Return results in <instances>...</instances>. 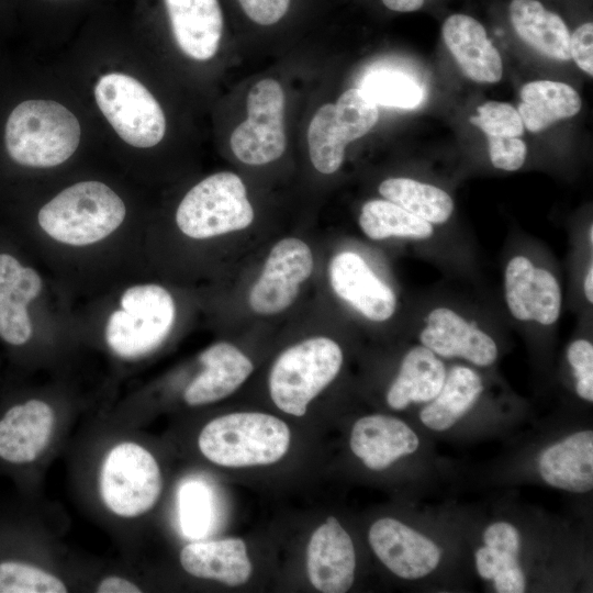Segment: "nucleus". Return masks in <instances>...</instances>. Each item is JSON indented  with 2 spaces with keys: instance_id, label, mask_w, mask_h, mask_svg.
Instances as JSON below:
<instances>
[{
  "instance_id": "4c0bfd02",
  "label": "nucleus",
  "mask_w": 593,
  "mask_h": 593,
  "mask_svg": "<svg viewBox=\"0 0 593 593\" xmlns=\"http://www.w3.org/2000/svg\"><path fill=\"white\" fill-rule=\"evenodd\" d=\"M246 15L257 24L272 25L288 12L290 0H237Z\"/></svg>"
},
{
  "instance_id": "a878e982",
  "label": "nucleus",
  "mask_w": 593,
  "mask_h": 593,
  "mask_svg": "<svg viewBox=\"0 0 593 593\" xmlns=\"http://www.w3.org/2000/svg\"><path fill=\"white\" fill-rule=\"evenodd\" d=\"M444 362L423 345L412 347L403 357L399 373L387 392V403L393 410H404L412 403H427L443 387Z\"/></svg>"
},
{
  "instance_id": "4be33fe9",
  "label": "nucleus",
  "mask_w": 593,
  "mask_h": 593,
  "mask_svg": "<svg viewBox=\"0 0 593 593\" xmlns=\"http://www.w3.org/2000/svg\"><path fill=\"white\" fill-rule=\"evenodd\" d=\"M204 370L186 388L184 401L192 406L222 400L238 389L251 373V361L237 347L221 342L199 357Z\"/></svg>"
},
{
  "instance_id": "bb28decb",
  "label": "nucleus",
  "mask_w": 593,
  "mask_h": 593,
  "mask_svg": "<svg viewBox=\"0 0 593 593\" xmlns=\"http://www.w3.org/2000/svg\"><path fill=\"white\" fill-rule=\"evenodd\" d=\"M516 34L540 54L569 60L570 32L563 20L536 0H513L508 8Z\"/></svg>"
},
{
  "instance_id": "ea45409f",
  "label": "nucleus",
  "mask_w": 593,
  "mask_h": 593,
  "mask_svg": "<svg viewBox=\"0 0 593 593\" xmlns=\"http://www.w3.org/2000/svg\"><path fill=\"white\" fill-rule=\"evenodd\" d=\"M98 593H139L141 589L133 582L120 578L108 577L103 579L97 586Z\"/></svg>"
},
{
  "instance_id": "2f4dec72",
  "label": "nucleus",
  "mask_w": 593,
  "mask_h": 593,
  "mask_svg": "<svg viewBox=\"0 0 593 593\" xmlns=\"http://www.w3.org/2000/svg\"><path fill=\"white\" fill-rule=\"evenodd\" d=\"M178 513L181 533L186 538H204L215 521L211 488L197 479L182 482L178 491Z\"/></svg>"
},
{
  "instance_id": "7ed1b4c3",
  "label": "nucleus",
  "mask_w": 593,
  "mask_h": 593,
  "mask_svg": "<svg viewBox=\"0 0 593 593\" xmlns=\"http://www.w3.org/2000/svg\"><path fill=\"white\" fill-rule=\"evenodd\" d=\"M203 456L223 467L275 463L288 451V425L269 414L239 412L209 422L198 439Z\"/></svg>"
},
{
  "instance_id": "393cba45",
  "label": "nucleus",
  "mask_w": 593,
  "mask_h": 593,
  "mask_svg": "<svg viewBox=\"0 0 593 593\" xmlns=\"http://www.w3.org/2000/svg\"><path fill=\"white\" fill-rule=\"evenodd\" d=\"M180 563L193 577L230 586L244 584L251 573L246 545L239 538L191 542L182 548Z\"/></svg>"
},
{
  "instance_id": "2eb2a0df",
  "label": "nucleus",
  "mask_w": 593,
  "mask_h": 593,
  "mask_svg": "<svg viewBox=\"0 0 593 593\" xmlns=\"http://www.w3.org/2000/svg\"><path fill=\"white\" fill-rule=\"evenodd\" d=\"M421 345L443 358H462L478 367H489L497 358L495 340L456 311L432 310L419 332Z\"/></svg>"
},
{
  "instance_id": "412c9836",
  "label": "nucleus",
  "mask_w": 593,
  "mask_h": 593,
  "mask_svg": "<svg viewBox=\"0 0 593 593\" xmlns=\"http://www.w3.org/2000/svg\"><path fill=\"white\" fill-rule=\"evenodd\" d=\"M441 33L467 77L477 82L495 83L501 80V55L478 20L466 14H452L444 22Z\"/></svg>"
},
{
  "instance_id": "79ce46f5",
  "label": "nucleus",
  "mask_w": 593,
  "mask_h": 593,
  "mask_svg": "<svg viewBox=\"0 0 593 593\" xmlns=\"http://www.w3.org/2000/svg\"><path fill=\"white\" fill-rule=\"evenodd\" d=\"M583 290L585 299L589 303H593V266H589L588 271L584 277Z\"/></svg>"
},
{
  "instance_id": "f257e3e1",
  "label": "nucleus",
  "mask_w": 593,
  "mask_h": 593,
  "mask_svg": "<svg viewBox=\"0 0 593 593\" xmlns=\"http://www.w3.org/2000/svg\"><path fill=\"white\" fill-rule=\"evenodd\" d=\"M81 128L77 118L52 100H26L10 113L4 133L9 156L33 168L55 167L77 149Z\"/></svg>"
},
{
  "instance_id": "9d476101",
  "label": "nucleus",
  "mask_w": 593,
  "mask_h": 593,
  "mask_svg": "<svg viewBox=\"0 0 593 593\" xmlns=\"http://www.w3.org/2000/svg\"><path fill=\"white\" fill-rule=\"evenodd\" d=\"M286 97L281 85L266 78L249 90L247 118L231 135L232 152L244 164L259 166L277 160L286 150Z\"/></svg>"
},
{
  "instance_id": "a19ab883",
  "label": "nucleus",
  "mask_w": 593,
  "mask_h": 593,
  "mask_svg": "<svg viewBox=\"0 0 593 593\" xmlns=\"http://www.w3.org/2000/svg\"><path fill=\"white\" fill-rule=\"evenodd\" d=\"M383 4L396 12H412L422 8L424 0H382Z\"/></svg>"
},
{
  "instance_id": "72a5a7b5",
  "label": "nucleus",
  "mask_w": 593,
  "mask_h": 593,
  "mask_svg": "<svg viewBox=\"0 0 593 593\" xmlns=\"http://www.w3.org/2000/svg\"><path fill=\"white\" fill-rule=\"evenodd\" d=\"M57 577L18 561L0 562V593H65Z\"/></svg>"
},
{
  "instance_id": "20e7f679",
  "label": "nucleus",
  "mask_w": 593,
  "mask_h": 593,
  "mask_svg": "<svg viewBox=\"0 0 593 593\" xmlns=\"http://www.w3.org/2000/svg\"><path fill=\"white\" fill-rule=\"evenodd\" d=\"M342 365V348L328 337H312L287 348L269 374L273 403L290 415H304L310 402L335 379Z\"/></svg>"
},
{
  "instance_id": "a211bd4d",
  "label": "nucleus",
  "mask_w": 593,
  "mask_h": 593,
  "mask_svg": "<svg viewBox=\"0 0 593 593\" xmlns=\"http://www.w3.org/2000/svg\"><path fill=\"white\" fill-rule=\"evenodd\" d=\"M54 424V411L44 401L10 407L0 419V458L15 465L36 460L49 443Z\"/></svg>"
},
{
  "instance_id": "e433bc0d",
  "label": "nucleus",
  "mask_w": 593,
  "mask_h": 593,
  "mask_svg": "<svg viewBox=\"0 0 593 593\" xmlns=\"http://www.w3.org/2000/svg\"><path fill=\"white\" fill-rule=\"evenodd\" d=\"M488 141L490 160L495 168L515 171L524 165L527 147L519 137L488 136Z\"/></svg>"
},
{
  "instance_id": "dca6fc26",
  "label": "nucleus",
  "mask_w": 593,
  "mask_h": 593,
  "mask_svg": "<svg viewBox=\"0 0 593 593\" xmlns=\"http://www.w3.org/2000/svg\"><path fill=\"white\" fill-rule=\"evenodd\" d=\"M306 569L312 585L324 593L348 591L355 579L353 540L338 521L329 516L312 535L306 550Z\"/></svg>"
},
{
  "instance_id": "7c9ffc66",
  "label": "nucleus",
  "mask_w": 593,
  "mask_h": 593,
  "mask_svg": "<svg viewBox=\"0 0 593 593\" xmlns=\"http://www.w3.org/2000/svg\"><path fill=\"white\" fill-rule=\"evenodd\" d=\"M358 221L363 234L373 240L390 237L421 240L429 238L434 233L433 224L389 200L366 202Z\"/></svg>"
},
{
  "instance_id": "f3484780",
  "label": "nucleus",
  "mask_w": 593,
  "mask_h": 593,
  "mask_svg": "<svg viewBox=\"0 0 593 593\" xmlns=\"http://www.w3.org/2000/svg\"><path fill=\"white\" fill-rule=\"evenodd\" d=\"M42 291L41 276L14 256L0 253V337L13 346L27 343L33 334L29 304Z\"/></svg>"
},
{
  "instance_id": "b1692460",
  "label": "nucleus",
  "mask_w": 593,
  "mask_h": 593,
  "mask_svg": "<svg viewBox=\"0 0 593 593\" xmlns=\"http://www.w3.org/2000/svg\"><path fill=\"white\" fill-rule=\"evenodd\" d=\"M484 546L475 553V568L484 580H492L499 593H523L526 577L519 564L521 535L507 522H495L483 532Z\"/></svg>"
},
{
  "instance_id": "4468645a",
  "label": "nucleus",
  "mask_w": 593,
  "mask_h": 593,
  "mask_svg": "<svg viewBox=\"0 0 593 593\" xmlns=\"http://www.w3.org/2000/svg\"><path fill=\"white\" fill-rule=\"evenodd\" d=\"M329 283L343 301L370 321L384 322L396 310V296L355 251L335 255L328 267Z\"/></svg>"
},
{
  "instance_id": "c756f323",
  "label": "nucleus",
  "mask_w": 593,
  "mask_h": 593,
  "mask_svg": "<svg viewBox=\"0 0 593 593\" xmlns=\"http://www.w3.org/2000/svg\"><path fill=\"white\" fill-rule=\"evenodd\" d=\"M380 194L430 224L446 223L454 201L443 189L410 178H389L379 186Z\"/></svg>"
},
{
  "instance_id": "f8f14e48",
  "label": "nucleus",
  "mask_w": 593,
  "mask_h": 593,
  "mask_svg": "<svg viewBox=\"0 0 593 593\" xmlns=\"http://www.w3.org/2000/svg\"><path fill=\"white\" fill-rule=\"evenodd\" d=\"M504 293L510 313L518 321L552 325L560 316L562 294L557 278L525 256L508 260L504 271Z\"/></svg>"
},
{
  "instance_id": "473e14b6",
  "label": "nucleus",
  "mask_w": 593,
  "mask_h": 593,
  "mask_svg": "<svg viewBox=\"0 0 593 593\" xmlns=\"http://www.w3.org/2000/svg\"><path fill=\"white\" fill-rule=\"evenodd\" d=\"M362 92L376 104L413 109L423 100L421 86L411 77L394 70H377L367 75Z\"/></svg>"
},
{
  "instance_id": "c85d7f7f",
  "label": "nucleus",
  "mask_w": 593,
  "mask_h": 593,
  "mask_svg": "<svg viewBox=\"0 0 593 593\" xmlns=\"http://www.w3.org/2000/svg\"><path fill=\"white\" fill-rule=\"evenodd\" d=\"M517 112L524 127L541 132L553 123L574 116L581 109L579 93L569 85L550 80L527 82L521 89Z\"/></svg>"
},
{
  "instance_id": "6ab92c4d",
  "label": "nucleus",
  "mask_w": 593,
  "mask_h": 593,
  "mask_svg": "<svg viewBox=\"0 0 593 593\" xmlns=\"http://www.w3.org/2000/svg\"><path fill=\"white\" fill-rule=\"evenodd\" d=\"M349 445L367 468L380 471L415 452L419 439L402 419L374 414L363 416L354 424Z\"/></svg>"
},
{
  "instance_id": "c9c22d12",
  "label": "nucleus",
  "mask_w": 593,
  "mask_h": 593,
  "mask_svg": "<svg viewBox=\"0 0 593 593\" xmlns=\"http://www.w3.org/2000/svg\"><path fill=\"white\" fill-rule=\"evenodd\" d=\"M567 359L572 367L577 394L593 402V345L586 339L573 340L567 349Z\"/></svg>"
},
{
  "instance_id": "9b49d317",
  "label": "nucleus",
  "mask_w": 593,
  "mask_h": 593,
  "mask_svg": "<svg viewBox=\"0 0 593 593\" xmlns=\"http://www.w3.org/2000/svg\"><path fill=\"white\" fill-rule=\"evenodd\" d=\"M313 256L306 243L289 237L270 250L260 277L250 289V309L262 315L280 313L296 299L300 286L312 273Z\"/></svg>"
},
{
  "instance_id": "5701e85b",
  "label": "nucleus",
  "mask_w": 593,
  "mask_h": 593,
  "mask_svg": "<svg viewBox=\"0 0 593 593\" xmlns=\"http://www.w3.org/2000/svg\"><path fill=\"white\" fill-rule=\"evenodd\" d=\"M538 470L550 486L573 493L593 488V432H575L550 445L539 456Z\"/></svg>"
},
{
  "instance_id": "f03ea898",
  "label": "nucleus",
  "mask_w": 593,
  "mask_h": 593,
  "mask_svg": "<svg viewBox=\"0 0 593 593\" xmlns=\"http://www.w3.org/2000/svg\"><path fill=\"white\" fill-rule=\"evenodd\" d=\"M125 214L124 202L110 187L100 181H81L42 206L37 221L53 239L85 246L112 234Z\"/></svg>"
},
{
  "instance_id": "58836bf2",
  "label": "nucleus",
  "mask_w": 593,
  "mask_h": 593,
  "mask_svg": "<svg viewBox=\"0 0 593 593\" xmlns=\"http://www.w3.org/2000/svg\"><path fill=\"white\" fill-rule=\"evenodd\" d=\"M593 24L586 22L570 35V55L575 64L592 77L593 75Z\"/></svg>"
},
{
  "instance_id": "ddd939ff",
  "label": "nucleus",
  "mask_w": 593,
  "mask_h": 593,
  "mask_svg": "<svg viewBox=\"0 0 593 593\" xmlns=\"http://www.w3.org/2000/svg\"><path fill=\"white\" fill-rule=\"evenodd\" d=\"M368 539L379 560L405 580L428 575L441 559V550L433 540L391 517L376 521Z\"/></svg>"
},
{
  "instance_id": "6e6552de",
  "label": "nucleus",
  "mask_w": 593,
  "mask_h": 593,
  "mask_svg": "<svg viewBox=\"0 0 593 593\" xmlns=\"http://www.w3.org/2000/svg\"><path fill=\"white\" fill-rule=\"evenodd\" d=\"M100 494L105 506L121 517H136L157 502L163 479L154 456L141 445L122 443L103 460Z\"/></svg>"
},
{
  "instance_id": "cd10ccee",
  "label": "nucleus",
  "mask_w": 593,
  "mask_h": 593,
  "mask_svg": "<svg viewBox=\"0 0 593 593\" xmlns=\"http://www.w3.org/2000/svg\"><path fill=\"white\" fill-rule=\"evenodd\" d=\"M483 389L477 371L465 366L452 367L437 395L421 410V422L432 430L449 429L475 404Z\"/></svg>"
},
{
  "instance_id": "1a4fd4ad",
  "label": "nucleus",
  "mask_w": 593,
  "mask_h": 593,
  "mask_svg": "<svg viewBox=\"0 0 593 593\" xmlns=\"http://www.w3.org/2000/svg\"><path fill=\"white\" fill-rule=\"evenodd\" d=\"M96 102L118 135L127 144L148 148L157 145L166 131L163 109L135 78L110 72L94 87Z\"/></svg>"
},
{
  "instance_id": "0eeeda50",
  "label": "nucleus",
  "mask_w": 593,
  "mask_h": 593,
  "mask_svg": "<svg viewBox=\"0 0 593 593\" xmlns=\"http://www.w3.org/2000/svg\"><path fill=\"white\" fill-rule=\"evenodd\" d=\"M378 119L377 104L360 88L348 89L336 103L322 105L307 128L309 154L314 168L324 175L337 171L347 144L366 135Z\"/></svg>"
},
{
  "instance_id": "aec40b11",
  "label": "nucleus",
  "mask_w": 593,
  "mask_h": 593,
  "mask_svg": "<svg viewBox=\"0 0 593 593\" xmlns=\"http://www.w3.org/2000/svg\"><path fill=\"white\" fill-rule=\"evenodd\" d=\"M165 4L180 49L195 60L211 59L223 33L219 0H165Z\"/></svg>"
},
{
  "instance_id": "f704fd0d",
  "label": "nucleus",
  "mask_w": 593,
  "mask_h": 593,
  "mask_svg": "<svg viewBox=\"0 0 593 593\" xmlns=\"http://www.w3.org/2000/svg\"><path fill=\"white\" fill-rule=\"evenodd\" d=\"M478 115L471 116V124L486 136L519 137L524 124L517 110L506 102L489 101L478 107Z\"/></svg>"
},
{
  "instance_id": "39448f33",
  "label": "nucleus",
  "mask_w": 593,
  "mask_h": 593,
  "mask_svg": "<svg viewBox=\"0 0 593 593\" xmlns=\"http://www.w3.org/2000/svg\"><path fill=\"white\" fill-rule=\"evenodd\" d=\"M176 317L171 294L158 284H137L124 291L121 310L105 326V340L118 356L137 358L156 349L170 333Z\"/></svg>"
},
{
  "instance_id": "423d86ee",
  "label": "nucleus",
  "mask_w": 593,
  "mask_h": 593,
  "mask_svg": "<svg viewBox=\"0 0 593 593\" xmlns=\"http://www.w3.org/2000/svg\"><path fill=\"white\" fill-rule=\"evenodd\" d=\"M253 221L246 187L230 171L213 174L191 188L176 212L179 230L195 239L240 231Z\"/></svg>"
},
{
  "instance_id": "37998d69",
  "label": "nucleus",
  "mask_w": 593,
  "mask_h": 593,
  "mask_svg": "<svg viewBox=\"0 0 593 593\" xmlns=\"http://www.w3.org/2000/svg\"><path fill=\"white\" fill-rule=\"evenodd\" d=\"M588 237L590 240L591 246L593 245V225L591 224L588 232Z\"/></svg>"
}]
</instances>
